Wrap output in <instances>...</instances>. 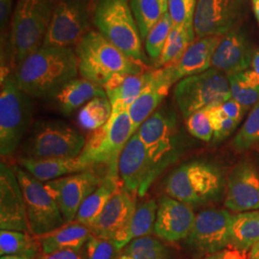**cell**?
<instances>
[{
  "mask_svg": "<svg viewBox=\"0 0 259 259\" xmlns=\"http://www.w3.org/2000/svg\"><path fill=\"white\" fill-rule=\"evenodd\" d=\"M78 73V59L71 47H41L15 68L14 75L29 96L52 97Z\"/></svg>",
  "mask_w": 259,
  "mask_h": 259,
  "instance_id": "obj_1",
  "label": "cell"
},
{
  "mask_svg": "<svg viewBox=\"0 0 259 259\" xmlns=\"http://www.w3.org/2000/svg\"><path fill=\"white\" fill-rule=\"evenodd\" d=\"M79 73L104 87L117 74H141L149 69L145 63L133 59L113 46L100 32L90 31L76 46Z\"/></svg>",
  "mask_w": 259,
  "mask_h": 259,
  "instance_id": "obj_2",
  "label": "cell"
},
{
  "mask_svg": "<svg viewBox=\"0 0 259 259\" xmlns=\"http://www.w3.org/2000/svg\"><path fill=\"white\" fill-rule=\"evenodd\" d=\"M56 0H19L13 13L9 37L15 68L42 47Z\"/></svg>",
  "mask_w": 259,
  "mask_h": 259,
  "instance_id": "obj_3",
  "label": "cell"
},
{
  "mask_svg": "<svg viewBox=\"0 0 259 259\" xmlns=\"http://www.w3.org/2000/svg\"><path fill=\"white\" fill-rule=\"evenodd\" d=\"M165 189L168 196L189 206L201 205L221 197L224 178L212 163L194 160L176 168L167 178Z\"/></svg>",
  "mask_w": 259,
  "mask_h": 259,
  "instance_id": "obj_4",
  "label": "cell"
},
{
  "mask_svg": "<svg viewBox=\"0 0 259 259\" xmlns=\"http://www.w3.org/2000/svg\"><path fill=\"white\" fill-rule=\"evenodd\" d=\"M93 21L103 36L123 53L143 63L147 61L129 0H95Z\"/></svg>",
  "mask_w": 259,
  "mask_h": 259,
  "instance_id": "obj_5",
  "label": "cell"
},
{
  "mask_svg": "<svg viewBox=\"0 0 259 259\" xmlns=\"http://www.w3.org/2000/svg\"><path fill=\"white\" fill-rule=\"evenodd\" d=\"M32 103L22 92L15 75H1L0 91V154L12 156L24 138L32 120Z\"/></svg>",
  "mask_w": 259,
  "mask_h": 259,
  "instance_id": "obj_6",
  "label": "cell"
},
{
  "mask_svg": "<svg viewBox=\"0 0 259 259\" xmlns=\"http://www.w3.org/2000/svg\"><path fill=\"white\" fill-rule=\"evenodd\" d=\"M133 124L126 109H112L109 121L95 130L85 140L80 157L93 166L104 164L107 175H118V161L121 153L133 137Z\"/></svg>",
  "mask_w": 259,
  "mask_h": 259,
  "instance_id": "obj_7",
  "label": "cell"
},
{
  "mask_svg": "<svg viewBox=\"0 0 259 259\" xmlns=\"http://www.w3.org/2000/svg\"><path fill=\"white\" fill-rule=\"evenodd\" d=\"M156 177L176 162L182 153L176 113L167 107L155 111L138 130Z\"/></svg>",
  "mask_w": 259,
  "mask_h": 259,
  "instance_id": "obj_8",
  "label": "cell"
},
{
  "mask_svg": "<svg viewBox=\"0 0 259 259\" xmlns=\"http://www.w3.org/2000/svg\"><path fill=\"white\" fill-rule=\"evenodd\" d=\"M174 96L183 116L220 105L232 98L229 76L215 68L186 77L177 83Z\"/></svg>",
  "mask_w": 259,
  "mask_h": 259,
  "instance_id": "obj_9",
  "label": "cell"
},
{
  "mask_svg": "<svg viewBox=\"0 0 259 259\" xmlns=\"http://www.w3.org/2000/svg\"><path fill=\"white\" fill-rule=\"evenodd\" d=\"M85 139L77 130L62 121L40 122L24 145V157L31 158L80 156Z\"/></svg>",
  "mask_w": 259,
  "mask_h": 259,
  "instance_id": "obj_10",
  "label": "cell"
},
{
  "mask_svg": "<svg viewBox=\"0 0 259 259\" xmlns=\"http://www.w3.org/2000/svg\"><path fill=\"white\" fill-rule=\"evenodd\" d=\"M15 171L23 192L30 233L40 236L65 225L62 212L45 184L22 168L15 167Z\"/></svg>",
  "mask_w": 259,
  "mask_h": 259,
  "instance_id": "obj_11",
  "label": "cell"
},
{
  "mask_svg": "<svg viewBox=\"0 0 259 259\" xmlns=\"http://www.w3.org/2000/svg\"><path fill=\"white\" fill-rule=\"evenodd\" d=\"M93 7L90 0H56L42 47L77 46L90 31Z\"/></svg>",
  "mask_w": 259,
  "mask_h": 259,
  "instance_id": "obj_12",
  "label": "cell"
},
{
  "mask_svg": "<svg viewBox=\"0 0 259 259\" xmlns=\"http://www.w3.org/2000/svg\"><path fill=\"white\" fill-rule=\"evenodd\" d=\"M246 0H197L194 31L198 37L224 36L237 27Z\"/></svg>",
  "mask_w": 259,
  "mask_h": 259,
  "instance_id": "obj_13",
  "label": "cell"
},
{
  "mask_svg": "<svg viewBox=\"0 0 259 259\" xmlns=\"http://www.w3.org/2000/svg\"><path fill=\"white\" fill-rule=\"evenodd\" d=\"M232 215L226 209H205L196 215L187 244L196 252L211 254L231 246Z\"/></svg>",
  "mask_w": 259,
  "mask_h": 259,
  "instance_id": "obj_14",
  "label": "cell"
},
{
  "mask_svg": "<svg viewBox=\"0 0 259 259\" xmlns=\"http://www.w3.org/2000/svg\"><path fill=\"white\" fill-rule=\"evenodd\" d=\"M93 170L62 177L45 183L48 193L58 204L65 223L74 221L83 201L102 182Z\"/></svg>",
  "mask_w": 259,
  "mask_h": 259,
  "instance_id": "obj_15",
  "label": "cell"
},
{
  "mask_svg": "<svg viewBox=\"0 0 259 259\" xmlns=\"http://www.w3.org/2000/svg\"><path fill=\"white\" fill-rule=\"evenodd\" d=\"M118 175L123 186L139 197L146 194L157 180L147 150L138 133L133 135L121 153Z\"/></svg>",
  "mask_w": 259,
  "mask_h": 259,
  "instance_id": "obj_16",
  "label": "cell"
},
{
  "mask_svg": "<svg viewBox=\"0 0 259 259\" xmlns=\"http://www.w3.org/2000/svg\"><path fill=\"white\" fill-rule=\"evenodd\" d=\"M0 229L29 232L23 192L15 168L0 164Z\"/></svg>",
  "mask_w": 259,
  "mask_h": 259,
  "instance_id": "obj_17",
  "label": "cell"
},
{
  "mask_svg": "<svg viewBox=\"0 0 259 259\" xmlns=\"http://www.w3.org/2000/svg\"><path fill=\"white\" fill-rule=\"evenodd\" d=\"M137 208L136 194L121 186L90 228L93 234L113 241L128 228Z\"/></svg>",
  "mask_w": 259,
  "mask_h": 259,
  "instance_id": "obj_18",
  "label": "cell"
},
{
  "mask_svg": "<svg viewBox=\"0 0 259 259\" xmlns=\"http://www.w3.org/2000/svg\"><path fill=\"white\" fill-rule=\"evenodd\" d=\"M157 204L155 235L171 243L187 238L196 218L191 206L168 195L160 197Z\"/></svg>",
  "mask_w": 259,
  "mask_h": 259,
  "instance_id": "obj_19",
  "label": "cell"
},
{
  "mask_svg": "<svg viewBox=\"0 0 259 259\" xmlns=\"http://www.w3.org/2000/svg\"><path fill=\"white\" fill-rule=\"evenodd\" d=\"M225 205L234 212L259 209V173L250 162L242 161L228 179Z\"/></svg>",
  "mask_w": 259,
  "mask_h": 259,
  "instance_id": "obj_20",
  "label": "cell"
},
{
  "mask_svg": "<svg viewBox=\"0 0 259 259\" xmlns=\"http://www.w3.org/2000/svg\"><path fill=\"white\" fill-rule=\"evenodd\" d=\"M175 83L176 80L169 65L153 69V75L148 84L128 109L134 134L138 132L144 121L157 111Z\"/></svg>",
  "mask_w": 259,
  "mask_h": 259,
  "instance_id": "obj_21",
  "label": "cell"
},
{
  "mask_svg": "<svg viewBox=\"0 0 259 259\" xmlns=\"http://www.w3.org/2000/svg\"><path fill=\"white\" fill-rule=\"evenodd\" d=\"M255 50L245 33L234 28L222 36L213 54L211 66L228 76L239 73L249 69Z\"/></svg>",
  "mask_w": 259,
  "mask_h": 259,
  "instance_id": "obj_22",
  "label": "cell"
},
{
  "mask_svg": "<svg viewBox=\"0 0 259 259\" xmlns=\"http://www.w3.org/2000/svg\"><path fill=\"white\" fill-rule=\"evenodd\" d=\"M222 36L197 37L178 62L168 65L172 69L176 82L186 77L203 73L212 67L213 54Z\"/></svg>",
  "mask_w": 259,
  "mask_h": 259,
  "instance_id": "obj_23",
  "label": "cell"
},
{
  "mask_svg": "<svg viewBox=\"0 0 259 259\" xmlns=\"http://www.w3.org/2000/svg\"><path fill=\"white\" fill-rule=\"evenodd\" d=\"M19 164L40 182H49L62 177L77 174L93 169L80 156L75 157L31 158L21 157Z\"/></svg>",
  "mask_w": 259,
  "mask_h": 259,
  "instance_id": "obj_24",
  "label": "cell"
},
{
  "mask_svg": "<svg viewBox=\"0 0 259 259\" xmlns=\"http://www.w3.org/2000/svg\"><path fill=\"white\" fill-rule=\"evenodd\" d=\"M92 234L93 231L89 226L74 220L37 238L41 251L51 253L58 250H82Z\"/></svg>",
  "mask_w": 259,
  "mask_h": 259,
  "instance_id": "obj_25",
  "label": "cell"
},
{
  "mask_svg": "<svg viewBox=\"0 0 259 259\" xmlns=\"http://www.w3.org/2000/svg\"><path fill=\"white\" fill-rule=\"evenodd\" d=\"M153 70L141 74H117L104 85L112 109H126L135 102L139 94L148 84Z\"/></svg>",
  "mask_w": 259,
  "mask_h": 259,
  "instance_id": "obj_26",
  "label": "cell"
},
{
  "mask_svg": "<svg viewBox=\"0 0 259 259\" xmlns=\"http://www.w3.org/2000/svg\"><path fill=\"white\" fill-rule=\"evenodd\" d=\"M96 97H107L104 87L84 78H75L52 96L57 108L64 114L71 113Z\"/></svg>",
  "mask_w": 259,
  "mask_h": 259,
  "instance_id": "obj_27",
  "label": "cell"
},
{
  "mask_svg": "<svg viewBox=\"0 0 259 259\" xmlns=\"http://www.w3.org/2000/svg\"><path fill=\"white\" fill-rule=\"evenodd\" d=\"M119 176L106 175L101 184L81 204L75 220L90 227V225L102 212L105 205L122 186Z\"/></svg>",
  "mask_w": 259,
  "mask_h": 259,
  "instance_id": "obj_28",
  "label": "cell"
},
{
  "mask_svg": "<svg viewBox=\"0 0 259 259\" xmlns=\"http://www.w3.org/2000/svg\"><path fill=\"white\" fill-rule=\"evenodd\" d=\"M157 206L158 204L154 199L148 200L139 205L128 228L113 240L118 250L124 249L131 241L147 236L154 232Z\"/></svg>",
  "mask_w": 259,
  "mask_h": 259,
  "instance_id": "obj_29",
  "label": "cell"
},
{
  "mask_svg": "<svg viewBox=\"0 0 259 259\" xmlns=\"http://www.w3.org/2000/svg\"><path fill=\"white\" fill-rule=\"evenodd\" d=\"M259 242V209L233 215L231 227V246L248 251Z\"/></svg>",
  "mask_w": 259,
  "mask_h": 259,
  "instance_id": "obj_30",
  "label": "cell"
},
{
  "mask_svg": "<svg viewBox=\"0 0 259 259\" xmlns=\"http://www.w3.org/2000/svg\"><path fill=\"white\" fill-rule=\"evenodd\" d=\"M195 35L194 26L174 24L161 54L155 62V68H160L178 62L194 41Z\"/></svg>",
  "mask_w": 259,
  "mask_h": 259,
  "instance_id": "obj_31",
  "label": "cell"
},
{
  "mask_svg": "<svg viewBox=\"0 0 259 259\" xmlns=\"http://www.w3.org/2000/svg\"><path fill=\"white\" fill-rule=\"evenodd\" d=\"M232 98L248 111L259 102V77L252 69L230 75Z\"/></svg>",
  "mask_w": 259,
  "mask_h": 259,
  "instance_id": "obj_32",
  "label": "cell"
},
{
  "mask_svg": "<svg viewBox=\"0 0 259 259\" xmlns=\"http://www.w3.org/2000/svg\"><path fill=\"white\" fill-rule=\"evenodd\" d=\"M40 248L37 236L18 231L0 232V255H22L36 258Z\"/></svg>",
  "mask_w": 259,
  "mask_h": 259,
  "instance_id": "obj_33",
  "label": "cell"
},
{
  "mask_svg": "<svg viewBox=\"0 0 259 259\" xmlns=\"http://www.w3.org/2000/svg\"><path fill=\"white\" fill-rule=\"evenodd\" d=\"M129 3L142 39L146 38L152 27L168 13V0H129Z\"/></svg>",
  "mask_w": 259,
  "mask_h": 259,
  "instance_id": "obj_34",
  "label": "cell"
},
{
  "mask_svg": "<svg viewBox=\"0 0 259 259\" xmlns=\"http://www.w3.org/2000/svg\"><path fill=\"white\" fill-rule=\"evenodd\" d=\"M112 107L108 97H96L87 103L78 114V122L83 129L101 128L111 117Z\"/></svg>",
  "mask_w": 259,
  "mask_h": 259,
  "instance_id": "obj_35",
  "label": "cell"
},
{
  "mask_svg": "<svg viewBox=\"0 0 259 259\" xmlns=\"http://www.w3.org/2000/svg\"><path fill=\"white\" fill-rule=\"evenodd\" d=\"M123 254L134 259H167L168 251L165 246L150 235L131 241L123 249Z\"/></svg>",
  "mask_w": 259,
  "mask_h": 259,
  "instance_id": "obj_36",
  "label": "cell"
},
{
  "mask_svg": "<svg viewBox=\"0 0 259 259\" xmlns=\"http://www.w3.org/2000/svg\"><path fill=\"white\" fill-rule=\"evenodd\" d=\"M258 143L259 102L251 109L247 119L232 140V146L239 152H244Z\"/></svg>",
  "mask_w": 259,
  "mask_h": 259,
  "instance_id": "obj_37",
  "label": "cell"
},
{
  "mask_svg": "<svg viewBox=\"0 0 259 259\" xmlns=\"http://www.w3.org/2000/svg\"><path fill=\"white\" fill-rule=\"evenodd\" d=\"M173 26L174 22L169 13H166L150 30L145 38V49L147 54L154 62H156L161 54L167 37Z\"/></svg>",
  "mask_w": 259,
  "mask_h": 259,
  "instance_id": "obj_38",
  "label": "cell"
},
{
  "mask_svg": "<svg viewBox=\"0 0 259 259\" xmlns=\"http://www.w3.org/2000/svg\"><path fill=\"white\" fill-rule=\"evenodd\" d=\"M220 105H215L205 109L212 125L213 139L215 142H220L230 137L239 124V122L228 117L223 112Z\"/></svg>",
  "mask_w": 259,
  "mask_h": 259,
  "instance_id": "obj_39",
  "label": "cell"
},
{
  "mask_svg": "<svg viewBox=\"0 0 259 259\" xmlns=\"http://www.w3.org/2000/svg\"><path fill=\"white\" fill-rule=\"evenodd\" d=\"M185 126L191 136L204 142L213 139V128L206 110H201L185 118Z\"/></svg>",
  "mask_w": 259,
  "mask_h": 259,
  "instance_id": "obj_40",
  "label": "cell"
},
{
  "mask_svg": "<svg viewBox=\"0 0 259 259\" xmlns=\"http://www.w3.org/2000/svg\"><path fill=\"white\" fill-rule=\"evenodd\" d=\"M118 251L113 241L93 233L84 245L85 259H115Z\"/></svg>",
  "mask_w": 259,
  "mask_h": 259,
  "instance_id": "obj_41",
  "label": "cell"
},
{
  "mask_svg": "<svg viewBox=\"0 0 259 259\" xmlns=\"http://www.w3.org/2000/svg\"><path fill=\"white\" fill-rule=\"evenodd\" d=\"M197 0H168V13L175 25L194 26Z\"/></svg>",
  "mask_w": 259,
  "mask_h": 259,
  "instance_id": "obj_42",
  "label": "cell"
},
{
  "mask_svg": "<svg viewBox=\"0 0 259 259\" xmlns=\"http://www.w3.org/2000/svg\"><path fill=\"white\" fill-rule=\"evenodd\" d=\"M223 112L230 118L233 120L237 121L240 123L241 119L245 113V109L241 106L239 103L233 98L227 100L226 102L222 103L220 105Z\"/></svg>",
  "mask_w": 259,
  "mask_h": 259,
  "instance_id": "obj_43",
  "label": "cell"
},
{
  "mask_svg": "<svg viewBox=\"0 0 259 259\" xmlns=\"http://www.w3.org/2000/svg\"><path fill=\"white\" fill-rule=\"evenodd\" d=\"M204 259H250L247 255V251L238 250L232 246H229L224 250L216 251L206 255Z\"/></svg>",
  "mask_w": 259,
  "mask_h": 259,
  "instance_id": "obj_44",
  "label": "cell"
},
{
  "mask_svg": "<svg viewBox=\"0 0 259 259\" xmlns=\"http://www.w3.org/2000/svg\"><path fill=\"white\" fill-rule=\"evenodd\" d=\"M37 259H85L84 251L82 250H58L51 253H41Z\"/></svg>",
  "mask_w": 259,
  "mask_h": 259,
  "instance_id": "obj_45",
  "label": "cell"
},
{
  "mask_svg": "<svg viewBox=\"0 0 259 259\" xmlns=\"http://www.w3.org/2000/svg\"><path fill=\"white\" fill-rule=\"evenodd\" d=\"M13 0H0V24L1 30H5L12 13Z\"/></svg>",
  "mask_w": 259,
  "mask_h": 259,
  "instance_id": "obj_46",
  "label": "cell"
},
{
  "mask_svg": "<svg viewBox=\"0 0 259 259\" xmlns=\"http://www.w3.org/2000/svg\"><path fill=\"white\" fill-rule=\"evenodd\" d=\"M251 69L258 75L259 77V49H256L251 61Z\"/></svg>",
  "mask_w": 259,
  "mask_h": 259,
  "instance_id": "obj_47",
  "label": "cell"
},
{
  "mask_svg": "<svg viewBox=\"0 0 259 259\" xmlns=\"http://www.w3.org/2000/svg\"><path fill=\"white\" fill-rule=\"evenodd\" d=\"M249 258L259 259V242H257L250 250Z\"/></svg>",
  "mask_w": 259,
  "mask_h": 259,
  "instance_id": "obj_48",
  "label": "cell"
},
{
  "mask_svg": "<svg viewBox=\"0 0 259 259\" xmlns=\"http://www.w3.org/2000/svg\"><path fill=\"white\" fill-rule=\"evenodd\" d=\"M0 259H34L22 255H2Z\"/></svg>",
  "mask_w": 259,
  "mask_h": 259,
  "instance_id": "obj_49",
  "label": "cell"
},
{
  "mask_svg": "<svg viewBox=\"0 0 259 259\" xmlns=\"http://www.w3.org/2000/svg\"><path fill=\"white\" fill-rule=\"evenodd\" d=\"M252 10H253V14L255 16V19L258 21L259 23V5L258 4H254L252 3Z\"/></svg>",
  "mask_w": 259,
  "mask_h": 259,
  "instance_id": "obj_50",
  "label": "cell"
},
{
  "mask_svg": "<svg viewBox=\"0 0 259 259\" xmlns=\"http://www.w3.org/2000/svg\"><path fill=\"white\" fill-rule=\"evenodd\" d=\"M251 2L254 3V4H258L259 5V0H251Z\"/></svg>",
  "mask_w": 259,
  "mask_h": 259,
  "instance_id": "obj_51",
  "label": "cell"
}]
</instances>
